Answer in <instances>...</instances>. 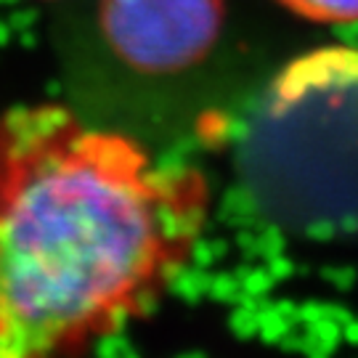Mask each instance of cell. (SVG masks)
Instances as JSON below:
<instances>
[{"label": "cell", "mask_w": 358, "mask_h": 358, "mask_svg": "<svg viewBox=\"0 0 358 358\" xmlns=\"http://www.w3.org/2000/svg\"><path fill=\"white\" fill-rule=\"evenodd\" d=\"M210 189L59 103L0 117V358L85 350L146 316L192 257Z\"/></svg>", "instance_id": "6da1fadb"}, {"label": "cell", "mask_w": 358, "mask_h": 358, "mask_svg": "<svg viewBox=\"0 0 358 358\" xmlns=\"http://www.w3.org/2000/svg\"><path fill=\"white\" fill-rule=\"evenodd\" d=\"M242 173L287 229L358 236V48L303 53L273 77L247 122Z\"/></svg>", "instance_id": "7a4b0ae2"}, {"label": "cell", "mask_w": 358, "mask_h": 358, "mask_svg": "<svg viewBox=\"0 0 358 358\" xmlns=\"http://www.w3.org/2000/svg\"><path fill=\"white\" fill-rule=\"evenodd\" d=\"M112 51L138 72L170 75L199 64L217 43L223 0H101Z\"/></svg>", "instance_id": "3957f363"}, {"label": "cell", "mask_w": 358, "mask_h": 358, "mask_svg": "<svg viewBox=\"0 0 358 358\" xmlns=\"http://www.w3.org/2000/svg\"><path fill=\"white\" fill-rule=\"evenodd\" d=\"M292 13L321 24H353L358 22V0H279Z\"/></svg>", "instance_id": "277c9868"}]
</instances>
